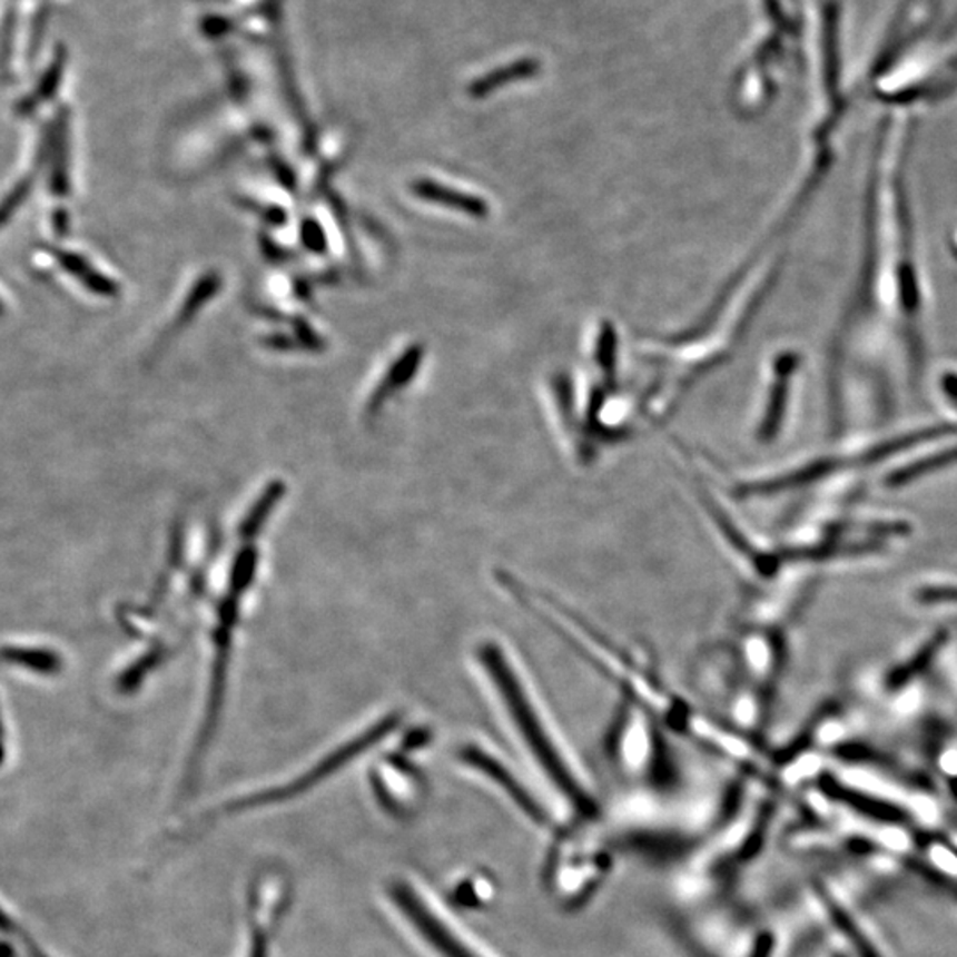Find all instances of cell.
Segmentation results:
<instances>
[{"label": "cell", "mask_w": 957, "mask_h": 957, "mask_svg": "<svg viewBox=\"0 0 957 957\" xmlns=\"http://www.w3.org/2000/svg\"><path fill=\"white\" fill-rule=\"evenodd\" d=\"M896 144L888 140L876 164L869 262L842 332L836 367L839 379L849 369L851 376L866 373L875 379L881 408L890 406L897 382L909 385L917 379L924 361L923 302Z\"/></svg>", "instance_id": "obj_1"}, {"label": "cell", "mask_w": 957, "mask_h": 957, "mask_svg": "<svg viewBox=\"0 0 957 957\" xmlns=\"http://www.w3.org/2000/svg\"><path fill=\"white\" fill-rule=\"evenodd\" d=\"M475 663L532 761L540 766L550 780L558 783L562 792L574 800H583V782H580L570 756L562 749L555 729L532 692L531 684L523 678L510 653L495 640H484L475 649Z\"/></svg>", "instance_id": "obj_2"}, {"label": "cell", "mask_w": 957, "mask_h": 957, "mask_svg": "<svg viewBox=\"0 0 957 957\" xmlns=\"http://www.w3.org/2000/svg\"><path fill=\"white\" fill-rule=\"evenodd\" d=\"M821 792H825L830 800L848 807L854 812L860 813L864 818L872 819V821L888 822V825H901L909 819L908 813L901 807L892 806L885 800L869 797L866 792L857 791V789L848 788L845 783L833 779L830 775H822L818 782Z\"/></svg>", "instance_id": "obj_3"}, {"label": "cell", "mask_w": 957, "mask_h": 957, "mask_svg": "<svg viewBox=\"0 0 957 957\" xmlns=\"http://www.w3.org/2000/svg\"><path fill=\"white\" fill-rule=\"evenodd\" d=\"M945 642H947V631L940 630L927 640L926 644L918 649L908 662L894 667L885 678V688L888 692H899L906 684L914 683L918 675H923L933 665L935 658L940 654Z\"/></svg>", "instance_id": "obj_4"}, {"label": "cell", "mask_w": 957, "mask_h": 957, "mask_svg": "<svg viewBox=\"0 0 957 957\" xmlns=\"http://www.w3.org/2000/svg\"><path fill=\"white\" fill-rule=\"evenodd\" d=\"M816 892H818L819 899H821L822 905L827 908L828 915H830L831 923L833 926L839 929L840 935L845 936L846 940L849 941V945H854L855 953H857L858 957H879L878 950L875 949V945L870 944L869 938H867L864 933L860 931V927L857 926L854 918L849 917L848 911H846L839 902L830 896V894L821 887V885H816Z\"/></svg>", "instance_id": "obj_5"}, {"label": "cell", "mask_w": 957, "mask_h": 957, "mask_svg": "<svg viewBox=\"0 0 957 957\" xmlns=\"http://www.w3.org/2000/svg\"><path fill=\"white\" fill-rule=\"evenodd\" d=\"M836 711L837 702L830 701L819 706L818 710L813 711L809 720L803 723L800 732L782 750L775 753V762L780 766L788 764V762L795 761V758H798L801 752H806L810 744H812L813 738L818 736L822 723L827 722L828 718L833 717Z\"/></svg>", "instance_id": "obj_6"}, {"label": "cell", "mask_w": 957, "mask_h": 957, "mask_svg": "<svg viewBox=\"0 0 957 957\" xmlns=\"http://www.w3.org/2000/svg\"><path fill=\"white\" fill-rule=\"evenodd\" d=\"M954 462H957V447L950 448V451H945V453L935 454V456L926 457V460H923L920 463H914V465L899 468V471L894 472V474L887 478V486H905V484L914 483V481L923 477V475L931 474V472L938 471V468L953 465Z\"/></svg>", "instance_id": "obj_7"}, {"label": "cell", "mask_w": 957, "mask_h": 957, "mask_svg": "<svg viewBox=\"0 0 957 957\" xmlns=\"http://www.w3.org/2000/svg\"><path fill=\"white\" fill-rule=\"evenodd\" d=\"M906 866L911 867V869L917 872V875L926 878L929 884L936 885V887L944 890L947 896L954 897L957 901V881L954 879L947 878V876L941 875L940 870L933 869V867L926 866L923 861L909 860Z\"/></svg>", "instance_id": "obj_8"}, {"label": "cell", "mask_w": 957, "mask_h": 957, "mask_svg": "<svg viewBox=\"0 0 957 957\" xmlns=\"http://www.w3.org/2000/svg\"><path fill=\"white\" fill-rule=\"evenodd\" d=\"M917 600L923 605L957 603V588H924L917 592Z\"/></svg>", "instance_id": "obj_9"}, {"label": "cell", "mask_w": 957, "mask_h": 957, "mask_svg": "<svg viewBox=\"0 0 957 957\" xmlns=\"http://www.w3.org/2000/svg\"><path fill=\"white\" fill-rule=\"evenodd\" d=\"M836 957H845V956H836Z\"/></svg>", "instance_id": "obj_10"}]
</instances>
